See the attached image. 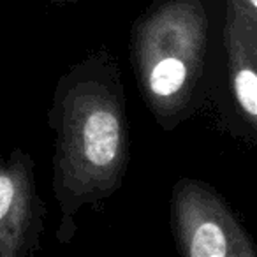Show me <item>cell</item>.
Wrapping results in <instances>:
<instances>
[{
    "instance_id": "1",
    "label": "cell",
    "mask_w": 257,
    "mask_h": 257,
    "mask_svg": "<svg viewBox=\"0 0 257 257\" xmlns=\"http://www.w3.org/2000/svg\"><path fill=\"white\" fill-rule=\"evenodd\" d=\"M51 123L55 143L53 192L64 217L116 192L128 166V121L120 72L99 53L58 83Z\"/></svg>"
},
{
    "instance_id": "2",
    "label": "cell",
    "mask_w": 257,
    "mask_h": 257,
    "mask_svg": "<svg viewBox=\"0 0 257 257\" xmlns=\"http://www.w3.org/2000/svg\"><path fill=\"white\" fill-rule=\"evenodd\" d=\"M208 18L199 0H175L155 8L133 32V62L143 100L169 125L192 100L203 74Z\"/></svg>"
},
{
    "instance_id": "4",
    "label": "cell",
    "mask_w": 257,
    "mask_h": 257,
    "mask_svg": "<svg viewBox=\"0 0 257 257\" xmlns=\"http://www.w3.org/2000/svg\"><path fill=\"white\" fill-rule=\"evenodd\" d=\"M44 204L37 194L34 161L23 150L0 157V257H25L39 246Z\"/></svg>"
},
{
    "instance_id": "5",
    "label": "cell",
    "mask_w": 257,
    "mask_h": 257,
    "mask_svg": "<svg viewBox=\"0 0 257 257\" xmlns=\"http://www.w3.org/2000/svg\"><path fill=\"white\" fill-rule=\"evenodd\" d=\"M225 48L231 85L239 113L252 131L257 127V22L227 6Z\"/></svg>"
},
{
    "instance_id": "6",
    "label": "cell",
    "mask_w": 257,
    "mask_h": 257,
    "mask_svg": "<svg viewBox=\"0 0 257 257\" xmlns=\"http://www.w3.org/2000/svg\"><path fill=\"white\" fill-rule=\"evenodd\" d=\"M227 6H232L248 20L257 22V0H227Z\"/></svg>"
},
{
    "instance_id": "3",
    "label": "cell",
    "mask_w": 257,
    "mask_h": 257,
    "mask_svg": "<svg viewBox=\"0 0 257 257\" xmlns=\"http://www.w3.org/2000/svg\"><path fill=\"white\" fill-rule=\"evenodd\" d=\"M171 227L183 257H255L257 248L224 199L197 180L183 178L171 196Z\"/></svg>"
}]
</instances>
